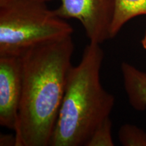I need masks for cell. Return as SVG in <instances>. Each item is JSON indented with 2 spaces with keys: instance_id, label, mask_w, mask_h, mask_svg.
I'll use <instances>...</instances> for the list:
<instances>
[{
  "instance_id": "8",
  "label": "cell",
  "mask_w": 146,
  "mask_h": 146,
  "mask_svg": "<svg viewBox=\"0 0 146 146\" xmlns=\"http://www.w3.org/2000/svg\"><path fill=\"white\" fill-rule=\"evenodd\" d=\"M119 141L125 146H146V132L131 125L120 127L118 133Z\"/></svg>"
},
{
  "instance_id": "5",
  "label": "cell",
  "mask_w": 146,
  "mask_h": 146,
  "mask_svg": "<svg viewBox=\"0 0 146 146\" xmlns=\"http://www.w3.org/2000/svg\"><path fill=\"white\" fill-rule=\"evenodd\" d=\"M22 94L20 56H0V125L16 131Z\"/></svg>"
},
{
  "instance_id": "4",
  "label": "cell",
  "mask_w": 146,
  "mask_h": 146,
  "mask_svg": "<svg viewBox=\"0 0 146 146\" xmlns=\"http://www.w3.org/2000/svg\"><path fill=\"white\" fill-rule=\"evenodd\" d=\"M48 2L51 0H43ZM54 10L63 19L74 18L83 25L89 42L102 44L111 38L115 0H60Z\"/></svg>"
},
{
  "instance_id": "1",
  "label": "cell",
  "mask_w": 146,
  "mask_h": 146,
  "mask_svg": "<svg viewBox=\"0 0 146 146\" xmlns=\"http://www.w3.org/2000/svg\"><path fill=\"white\" fill-rule=\"evenodd\" d=\"M74 50L69 36L36 45L20 56L22 94L16 146H50Z\"/></svg>"
},
{
  "instance_id": "10",
  "label": "cell",
  "mask_w": 146,
  "mask_h": 146,
  "mask_svg": "<svg viewBox=\"0 0 146 146\" xmlns=\"http://www.w3.org/2000/svg\"><path fill=\"white\" fill-rule=\"evenodd\" d=\"M0 145H14L16 146V136L11 135L1 134L0 137Z\"/></svg>"
},
{
  "instance_id": "11",
  "label": "cell",
  "mask_w": 146,
  "mask_h": 146,
  "mask_svg": "<svg viewBox=\"0 0 146 146\" xmlns=\"http://www.w3.org/2000/svg\"><path fill=\"white\" fill-rule=\"evenodd\" d=\"M141 44H142V46H143V48L146 50V30H145V34H144L143 39H142V40H141Z\"/></svg>"
},
{
  "instance_id": "3",
  "label": "cell",
  "mask_w": 146,
  "mask_h": 146,
  "mask_svg": "<svg viewBox=\"0 0 146 146\" xmlns=\"http://www.w3.org/2000/svg\"><path fill=\"white\" fill-rule=\"evenodd\" d=\"M73 31L43 0H12L0 6V56H20L36 45L72 36Z\"/></svg>"
},
{
  "instance_id": "6",
  "label": "cell",
  "mask_w": 146,
  "mask_h": 146,
  "mask_svg": "<svg viewBox=\"0 0 146 146\" xmlns=\"http://www.w3.org/2000/svg\"><path fill=\"white\" fill-rule=\"evenodd\" d=\"M124 87L129 103L138 111L146 110V72L127 62H122Z\"/></svg>"
},
{
  "instance_id": "7",
  "label": "cell",
  "mask_w": 146,
  "mask_h": 146,
  "mask_svg": "<svg viewBox=\"0 0 146 146\" xmlns=\"http://www.w3.org/2000/svg\"><path fill=\"white\" fill-rule=\"evenodd\" d=\"M141 15H146V0H115L111 38L117 35L127 22Z\"/></svg>"
},
{
  "instance_id": "12",
  "label": "cell",
  "mask_w": 146,
  "mask_h": 146,
  "mask_svg": "<svg viewBox=\"0 0 146 146\" xmlns=\"http://www.w3.org/2000/svg\"><path fill=\"white\" fill-rule=\"evenodd\" d=\"M11 1H12V0H0V6L6 4V3H8Z\"/></svg>"
},
{
  "instance_id": "2",
  "label": "cell",
  "mask_w": 146,
  "mask_h": 146,
  "mask_svg": "<svg viewBox=\"0 0 146 146\" xmlns=\"http://www.w3.org/2000/svg\"><path fill=\"white\" fill-rule=\"evenodd\" d=\"M104 57L100 44L89 42L80 63L71 66L50 146H85L96 128L110 117L114 98L101 83Z\"/></svg>"
},
{
  "instance_id": "9",
  "label": "cell",
  "mask_w": 146,
  "mask_h": 146,
  "mask_svg": "<svg viewBox=\"0 0 146 146\" xmlns=\"http://www.w3.org/2000/svg\"><path fill=\"white\" fill-rule=\"evenodd\" d=\"M112 121L108 118L96 128L85 146H113Z\"/></svg>"
}]
</instances>
